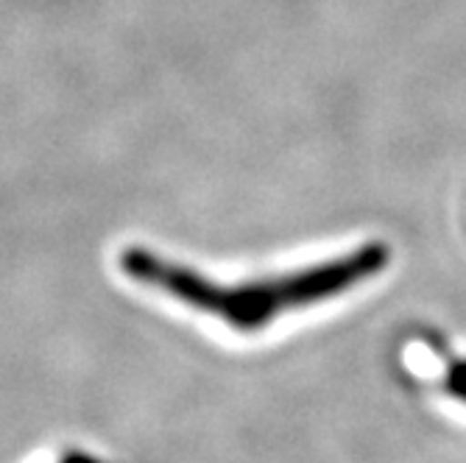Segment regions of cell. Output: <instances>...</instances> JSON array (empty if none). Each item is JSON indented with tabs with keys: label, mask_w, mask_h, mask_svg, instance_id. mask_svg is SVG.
Returning a JSON list of instances; mask_svg holds the SVG:
<instances>
[{
	"label": "cell",
	"mask_w": 466,
	"mask_h": 463,
	"mask_svg": "<svg viewBox=\"0 0 466 463\" xmlns=\"http://www.w3.org/2000/svg\"><path fill=\"white\" fill-rule=\"evenodd\" d=\"M389 260V246L371 240L335 260L240 285L209 282L196 271L159 260L151 251H129L126 255V271L135 279L167 293V297L179 299L182 305H193L196 310L216 316L240 332H254L290 310L344 297L347 290H355L371 277L383 274Z\"/></svg>",
	"instance_id": "cell-1"
},
{
	"label": "cell",
	"mask_w": 466,
	"mask_h": 463,
	"mask_svg": "<svg viewBox=\"0 0 466 463\" xmlns=\"http://www.w3.org/2000/svg\"><path fill=\"white\" fill-rule=\"evenodd\" d=\"M447 391L455 399L466 402V360H455L450 366V371H447Z\"/></svg>",
	"instance_id": "cell-2"
}]
</instances>
